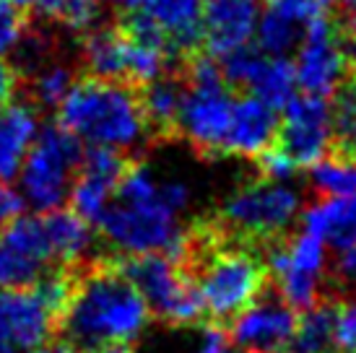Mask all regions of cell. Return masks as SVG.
Returning a JSON list of instances; mask_svg holds the SVG:
<instances>
[{"mask_svg":"<svg viewBox=\"0 0 356 353\" xmlns=\"http://www.w3.org/2000/svg\"><path fill=\"white\" fill-rule=\"evenodd\" d=\"M193 192L182 179H159L146 164L128 167L120 176L115 200L97 221L102 236L120 255H159L185 263L190 239L179 216Z\"/></svg>","mask_w":356,"mask_h":353,"instance_id":"6da1fadb","label":"cell"},{"mask_svg":"<svg viewBox=\"0 0 356 353\" xmlns=\"http://www.w3.org/2000/svg\"><path fill=\"white\" fill-rule=\"evenodd\" d=\"M149 322L146 299L118 268L86 275L73 286L68 304L60 312L65 340L81 351H94L107 343H133L146 333Z\"/></svg>","mask_w":356,"mask_h":353,"instance_id":"7a4b0ae2","label":"cell"},{"mask_svg":"<svg viewBox=\"0 0 356 353\" xmlns=\"http://www.w3.org/2000/svg\"><path fill=\"white\" fill-rule=\"evenodd\" d=\"M58 122L86 146H107L122 154L138 148L151 133L133 86L97 76L70 86L58 104Z\"/></svg>","mask_w":356,"mask_h":353,"instance_id":"3957f363","label":"cell"},{"mask_svg":"<svg viewBox=\"0 0 356 353\" xmlns=\"http://www.w3.org/2000/svg\"><path fill=\"white\" fill-rule=\"evenodd\" d=\"M83 148L86 146L60 122L42 125L16 176L26 208L47 213L52 208L65 206Z\"/></svg>","mask_w":356,"mask_h":353,"instance_id":"277c9868","label":"cell"},{"mask_svg":"<svg viewBox=\"0 0 356 353\" xmlns=\"http://www.w3.org/2000/svg\"><path fill=\"white\" fill-rule=\"evenodd\" d=\"M118 270L146 299L151 314H159L169 325H195L206 314L198 284L179 270L169 257L149 252V255H125L118 263Z\"/></svg>","mask_w":356,"mask_h":353,"instance_id":"5b68a950","label":"cell"},{"mask_svg":"<svg viewBox=\"0 0 356 353\" xmlns=\"http://www.w3.org/2000/svg\"><path fill=\"white\" fill-rule=\"evenodd\" d=\"M266 275V265L250 252L227 249L213 255L195 281L206 314L213 320H232L263 294Z\"/></svg>","mask_w":356,"mask_h":353,"instance_id":"8992f818","label":"cell"},{"mask_svg":"<svg viewBox=\"0 0 356 353\" xmlns=\"http://www.w3.org/2000/svg\"><path fill=\"white\" fill-rule=\"evenodd\" d=\"M266 270L278 284V296L294 312L317 304L323 275L327 270V245L309 231H299L286 247H270Z\"/></svg>","mask_w":356,"mask_h":353,"instance_id":"52a82bcc","label":"cell"},{"mask_svg":"<svg viewBox=\"0 0 356 353\" xmlns=\"http://www.w3.org/2000/svg\"><path fill=\"white\" fill-rule=\"evenodd\" d=\"M302 195L289 182L263 179L255 185L237 190L221 208V218L227 226L242 234L273 236L286 231L302 213Z\"/></svg>","mask_w":356,"mask_h":353,"instance_id":"ba28073f","label":"cell"},{"mask_svg":"<svg viewBox=\"0 0 356 353\" xmlns=\"http://www.w3.org/2000/svg\"><path fill=\"white\" fill-rule=\"evenodd\" d=\"M281 112L284 117L278 120L276 143L297 161V167H309L330 154L338 130L327 97L302 91L289 99Z\"/></svg>","mask_w":356,"mask_h":353,"instance_id":"9c48e42d","label":"cell"},{"mask_svg":"<svg viewBox=\"0 0 356 353\" xmlns=\"http://www.w3.org/2000/svg\"><path fill=\"white\" fill-rule=\"evenodd\" d=\"M232 112H234V97L224 79L188 81V86L182 88L175 128L200 151L221 154Z\"/></svg>","mask_w":356,"mask_h":353,"instance_id":"30bf717a","label":"cell"},{"mask_svg":"<svg viewBox=\"0 0 356 353\" xmlns=\"http://www.w3.org/2000/svg\"><path fill=\"white\" fill-rule=\"evenodd\" d=\"M50 263L40 213H21L0 229V288H29Z\"/></svg>","mask_w":356,"mask_h":353,"instance_id":"8fae6325","label":"cell"},{"mask_svg":"<svg viewBox=\"0 0 356 353\" xmlns=\"http://www.w3.org/2000/svg\"><path fill=\"white\" fill-rule=\"evenodd\" d=\"M297 88L315 97H333L338 83L348 76V60L343 55V44L338 29L320 16L305 29L297 44Z\"/></svg>","mask_w":356,"mask_h":353,"instance_id":"7c38bea8","label":"cell"},{"mask_svg":"<svg viewBox=\"0 0 356 353\" xmlns=\"http://www.w3.org/2000/svg\"><path fill=\"white\" fill-rule=\"evenodd\" d=\"M299 312L281 296H257L232 317L229 343L242 353H286Z\"/></svg>","mask_w":356,"mask_h":353,"instance_id":"4fadbf2b","label":"cell"},{"mask_svg":"<svg viewBox=\"0 0 356 353\" xmlns=\"http://www.w3.org/2000/svg\"><path fill=\"white\" fill-rule=\"evenodd\" d=\"M128 161L122 151L107 146H89L83 148V156L79 164V174H73L68 190V208H73L81 218L97 226L109 203L115 200L120 176L125 174Z\"/></svg>","mask_w":356,"mask_h":353,"instance_id":"5bb4252c","label":"cell"},{"mask_svg":"<svg viewBox=\"0 0 356 353\" xmlns=\"http://www.w3.org/2000/svg\"><path fill=\"white\" fill-rule=\"evenodd\" d=\"M55 314L42 304L34 288H0V335L29 353L50 340Z\"/></svg>","mask_w":356,"mask_h":353,"instance_id":"9a60e30c","label":"cell"},{"mask_svg":"<svg viewBox=\"0 0 356 353\" xmlns=\"http://www.w3.org/2000/svg\"><path fill=\"white\" fill-rule=\"evenodd\" d=\"M257 0H203V44L211 58H221L255 37Z\"/></svg>","mask_w":356,"mask_h":353,"instance_id":"2e32d148","label":"cell"},{"mask_svg":"<svg viewBox=\"0 0 356 353\" xmlns=\"http://www.w3.org/2000/svg\"><path fill=\"white\" fill-rule=\"evenodd\" d=\"M276 109L268 107L266 101H260L252 94L245 99H234V112H232V122H229V133L221 154L255 158L263 148L276 143Z\"/></svg>","mask_w":356,"mask_h":353,"instance_id":"e0dca14e","label":"cell"},{"mask_svg":"<svg viewBox=\"0 0 356 353\" xmlns=\"http://www.w3.org/2000/svg\"><path fill=\"white\" fill-rule=\"evenodd\" d=\"M40 107L31 101L0 104V182H13L40 133Z\"/></svg>","mask_w":356,"mask_h":353,"instance_id":"ac0fdd59","label":"cell"},{"mask_svg":"<svg viewBox=\"0 0 356 353\" xmlns=\"http://www.w3.org/2000/svg\"><path fill=\"white\" fill-rule=\"evenodd\" d=\"M154 24L167 37L175 55H193L203 44V0H149L146 6Z\"/></svg>","mask_w":356,"mask_h":353,"instance_id":"d6986e66","label":"cell"},{"mask_svg":"<svg viewBox=\"0 0 356 353\" xmlns=\"http://www.w3.org/2000/svg\"><path fill=\"white\" fill-rule=\"evenodd\" d=\"M299 218L305 231L320 236L338 252L356 242V192L323 197L312 206L302 208Z\"/></svg>","mask_w":356,"mask_h":353,"instance_id":"ffe728a7","label":"cell"},{"mask_svg":"<svg viewBox=\"0 0 356 353\" xmlns=\"http://www.w3.org/2000/svg\"><path fill=\"white\" fill-rule=\"evenodd\" d=\"M47 245H50L52 260L63 265L81 263L94 249V224L81 218L73 208H52L47 213H40Z\"/></svg>","mask_w":356,"mask_h":353,"instance_id":"44dd1931","label":"cell"},{"mask_svg":"<svg viewBox=\"0 0 356 353\" xmlns=\"http://www.w3.org/2000/svg\"><path fill=\"white\" fill-rule=\"evenodd\" d=\"M248 88L252 97L266 101L268 107H273L278 112L289 99L297 94L294 63L286 60V55H266Z\"/></svg>","mask_w":356,"mask_h":353,"instance_id":"7402d4cb","label":"cell"},{"mask_svg":"<svg viewBox=\"0 0 356 353\" xmlns=\"http://www.w3.org/2000/svg\"><path fill=\"white\" fill-rule=\"evenodd\" d=\"M122 52H125V34L120 26L94 29L86 34L83 42V65L97 79L122 81Z\"/></svg>","mask_w":356,"mask_h":353,"instance_id":"603a6c76","label":"cell"},{"mask_svg":"<svg viewBox=\"0 0 356 353\" xmlns=\"http://www.w3.org/2000/svg\"><path fill=\"white\" fill-rule=\"evenodd\" d=\"M286 353H333V306L315 304L297 317Z\"/></svg>","mask_w":356,"mask_h":353,"instance_id":"cb8c5ba5","label":"cell"},{"mask_svg":"<svg viewBox=\"0 0 356 353\" xmlns=\"http://www.w3.org/2000/svg\"><path fill=\"white\" fill-rule=\"evenodd\" d=\"M179 101H182V83L177 79L161 76V79L146 83L143 94H140V107H143L149 128L175 130Z\"/></svg>","mask_w":356,"mask_h":353,"instance_id":"d4e9b609","label":"cell"},{"mask_svg":"<svg viewBox=\"0 0 356 353\" xmlns=\"http://www.w3.org/2000/svg\"><path fill=\"white\" fill-rule=\"evenodd\" d=\"M309 185L323 197L333 195H351L356 192V158L346 156H330L325 154L309 164Z\"/></svg>","mask_w":356,"mask_h":353,"instance_id":"484cf974","label":"cell"},{"mask_svg":"<svg viewBox=\"0 0 356 353\" xmlns=\"http://www.w3.org/2000/svg\"><path fill=\"white\" fill-rule=\"evenodd\" d=\"M305 29L289 21L286 16H281L276 10L263 8L260 16H257V26H255V47L266 55H286L297 47L299 40H302Z\"/></svg>","mask_w":356,"mask_h":353,"instance_id":"4316f807","label":"cell"},{"mask_svg":"<svg viewBox=\"0 0 356 353\" xmlns=\"http://www.w3.org/2000/svg\"><path fill=\"white\" fill-rule=\"evenodd\" d=\"M76 81H73V70L63 63H52V65H42L34 70V81H31V97L34 104L44 109H58V104L65 99Z\"/></svg>","mask_w":356,"mask_h":353,"instance_id":"83f0119b","label":"cell"},{"mask_svg":"<svg viewBox=\"0 0 356 353\" xmlns=\"http://www.w3.org/2000/svg\"><path fill=\"white\" fill-rule=\"evenodd\" d=\"M266 58V52H260L255 44H242V47L232 49L227 55H221V63H218V68H221V76L227 81V86L232 88H248L255 79L257 68H260V63Z\"/></svg>","mask_w":356,"mask_h":353,"instance_id":"f1b7e54d","label":"cell"},{"mask_svg":"<svg viewBox=\"0 0 356 353\" xmlns=\"http://www.w3.org/2000/svg\"><path fill=\"white\" fill-rule=\"evenodd\" d=\"M73 34H89L99 26L102 0H60L55 16Z\"/></svg>","mask_w":356,"mask_h":353,"instance_id":"f546056e","label":"cell"},{"mask_svg":"<svg viewBox=\"0 0 356 353\" xmlns=\"http://www.w3.org/2000/svg\"><path fill=\"white\" fill-rule=\"evenodd\" d=\"M31 288H34V294L42 299V304L47 306L55 317H60V312L65 309L70 294H73V281H70L65 273H50V270H44V273L31 284Z\"/></svg>","mask_w":356,"mask_h":353,"instance_id":"4dcf8cb0","label":"cell"},{"mask_svg":"<svg viewBox=\"0 0 356 353\" xmlns=\"http://www.w3.org/2000/svg\"><path fill=\"white\" fill-rule=\"evenodd\" d=\"M255 158H257V169H260L263 179H273V182H289L299 169L297 161L289 156L278 143H270L268 148H263Z\"/></svg>","mask_w":356,"mask_h":353,"instance_id":"1f68e13d","label":"cell"},{"mask_svg":"<svg viewBox=\"0 0 356 353\" xmlns=\"http://www.w3.org/2000/svg\"><path fill=\"white\" fill-rule=\"evenodd\" d=\"M333 353H356V302L333 306Z\"/></svg>","mask_w":356,"mask_h":353,"instance_id":"d6a6232c","label":"cell"},{"mask_svg":"<svg viewBox=\"0 0 356 353\" xmlns=\"http://www.w3.org/2000/svg\"><path fill=\"white\" fill-rule=\"evenodd\" d=\"M24 34H26L24 10H19L16 6L6 3V0H0V58L10 55Z\"/></svg>","mask_w":356,"mask_h":353,"instance_id":"836d02e7","label":"cell"},{"mask_svg":"<svg viewBox=\"0 0 356 353\" xmlns=\"http://www.w3.org/2000/svg\"><path fill=\"white\" fill-rule=\"evenodd\" d=\"M333 97H336V101H333L330 107H333L336 130L338 133H346L356 122V73L346 76V79L338 83V88L333 91Z\"/></svg>","mask_w":356,"mask_h":353,"instance_id":"e575fe53","label":"cell"},{"mask_svg":"<svg viewBox=\"0 0 356 353\" xmlns=\"http://www.w3.org/2000/svg\"><path fill=\"white\" fill-rule=\"evenodd\" d=\"M24 211H26V200L19 192V187H13L10 182H0V229L21 216Z\"/></svg>","mask_w":356,"mask_h":353,"instance_id":"d590c367","label":"cell"},{"mask_svg":"<svg viewBox=\"0 0 356 353\" xmlns=\"http://www.w3.org/2000/svg\"><path fill=\"white\" fill-rule=\"evenodd\" d=\"M229 333L218 325H208L200 333V343L195 353H229Z\"/></svg>","mask_w":356,"mask_h":353,"instance_id":"8d00e7d4","label":"cell"},{"mask_svg":"<svg viewBox=\"0 0 356 353\" xmlns=\"http://www.w3.org/2000/svg\"><path fill=\"white\" fill-rule=\"evenodd\" d=\"M16 83H19V70L13 68V63L0 58V104H6V101L13 99Z\"/></svg>","mask_w":356,"mask_h":353,"instance_id":"74e56055","label":"cell"},{"mask_svg":"<svg viewBox=\"0 0 356 353\" xmlns=\"http://www.w3.org/2000/svg\"><path fill=\"white\" fill-rule=\"evenodd\" d=\"M336 270L343 281H351L356 284V242L354 245L338 249V260H336Z\"/></svg>","mask_w":356,"mask_h":353,"instance_id":"f35d334b","label":"cell"},{"mask_svg":"<svg viewBox=\"0 0 356 353\" xmlns=\"http://www.w3.org/2000/svg\"><path fill=\"white\" fill-rule=\"evenodd\" d=\"M6 3L16 6L19 10H34V13H40V16L52 19L60 0H6Z\"/></svg>","mask_w":356,"mask_h":353,"instance_id":"ab89813d","label":"cell"},{"mask_svg":"<svg viewBox=\"0 0 356 353\" xmlns=\"http://www.w3.org/2000/svg\"><path fill=\"white\" fill-rule=\"evenodd\" d=\"M343 37H356V0H343Z\"/></svg>","mask_w":356,"mask_h":353,"instance_id":"60d3db41","label":"cell"},{"mask_svg":"<svg viewBox=\"0 0 356 353\" xmlns=\"http://www.w3.org/2000/svg\"><path fill=\"white\" fill-rule=\"evenodd\" d=\"M102 3H107L109 8L122 10V13H133V10H140L149 6V0H102Z\"/></svg>","mask_w":356,"mask_h":353,"instance_id":"b9f144b4","label":"cell"},{"mask_svg":"<svg viewBox=\"0 0 356 353\" xmlns=\"http://www.w3.org/2000/svg\"><path fill=\"white\" fill-rule=\"evenodd\" d=\"M29 353H83L81 348H76L73 343H68V340H63V343H47L44 345H40V348H34V351H29Z\"/></svg>","mask_w":356,"mask_h":353,"instance_id":"7bdbcfd3","label":"cell"},{"mask_svg":"<svg viewBox=\"0 0 356 353\" xmlns=\"http://www.w3.org/2000/svg\"><path fill=\"white\" fill-rule=\"evenodd\" d=\"M89 353H136L130 348V343H107V345H99V348H94Z\"/></svg>","mask_w":356,"mask_h":353,"instance_id":"ee69618b","label":"cell"},{"mask_svg":"<svg viewBox=\"0 0 356 353\" xmlns=\"http://www.w3.org/2000/svg\"><path fill=\"white\" fill-rule=\"evenodd\" d=\"M346 136V146H348V156L351 158H356V122L351 125V128L343 133Z\"/></svg>","mask_w":356,"mask_h":353,"instance_id":"f6af8a7d","label":"cell"},{"mask_svg":"<svg viewBox=\"0 0 356 353\" xmlns=\"http://www.w3.org/2000/svg\"><path fill=\"white\" fill-rule=\"evenodd\" d=\"M317 3H320V6H325V8H327V6H333V3H338V0H317Z\"/></svg>","mask_w":356,"mask_h":353,"instance_id":"bcb514c9","label":"cell"},{"mask_svg":"<svg viewBox=\"0 0 356 353\" xmlns=\"http://www.w3.org/2000/svg\"><path fill=\"white\" fill-rule=\"evenodd\" d=\"M229 353H232V351H229ZM234 353H242V351H234Z\"/></svg>","mask_w":356,"mask_h":353,"instance_id":"7dc6e473","label":"cell"}]
</instances>
